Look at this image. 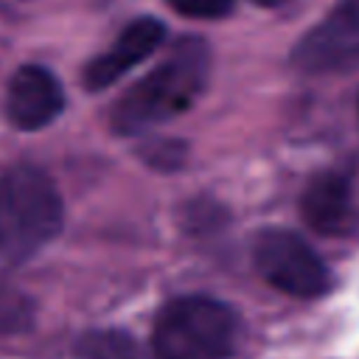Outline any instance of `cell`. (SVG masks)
I'll list each match as a JSON object with an SVG mask.
<instances>
[{
	"mask_svg": "<svg viewBox=\"0 0 359 359\" xmlns=\"http://www.w3.org/2000/svg\"><path fill=\"white\" fill-rule=\"evenodd\" d=\"M65 107V93L56 76L39 65H25L8 81L6 109L20 129L48 126Z\"/></svg>",
	"mask_w": 359,
	"mask_h": 359,
	"instance_id": "7",
	"label": "cell"
},
{
	"mask_svg": "<svg viewBox=\"0 0 359 359\" xmlns=\"http://www.w3.org/2000/svg\"><path fill=\"white\" fill-rule=\"evenodd\" d=\"M252 261L269 286L292 297H320L331 286V272L323 258L292 230L258 233Z\"/></svg>",
	"mask_w": 359,
	"mask_h": 359,
	"instance_id": "4",
	"label": "cell"
},
{
	"mask_svg": "<svg viewBox=\"0 0 359 359\" xmlns=\"http://www.w3.org/2000/svg\"><path fill=\"white\" fill-rule=\"evenodd\" d=\"M165 28L160 20L154 17H140L132 20L118 39L112 42V48L101 56H95L87 70H84V84L90 90H104L109 84H115L123 73H129L135 65H140L146 56H151L160 45H163Z\"/></svg>",
	"mask_w": 359,
	"mask_h": 359,
	"instance_id": "6",
	"label": "cell"
},
{
	"mask_svg": "<svg viewBox=\"0 0 359 359\" xmlns=\"http://www.w3.org/2000/svg\"><path fill=\"white\" fill-rule=\"evenodd\" d=\"M62 230V199L45 171L14 165L0 177V258L25 261Z\"/></svg>",
	"mask_w": 359,
	"mask_h": 359,
	"instance_id": "2",
	"label": "cell"
},
{
	"mask_svg": "<svg viewBox=\"0 0 359 359\" xmlns=\"http://www.w3.org/2000/svg\"><path fill=\"white\" fill-rule=\"evenodd\" d=\"M31 323L28 300L14 289H0V334L20 331Z\"/></svg>",
	"mask_w": 359,
	"mask_h": 359,
	"instance_id": "10",
	"label": "cell"
},
{
	"mask_svg": "<svg viewBox=\"0 0 359 359\" xmlns=\"http://www.w3.org/2000/svg\"><path fill=\"white\" fill-rule=\"evenodd\" d=\"M73 359H143L137 342L118 328H95L87 331L76 348Z\"/></svg>",
	"mask_w": 359,
	"mask_h": 359,
	"instance_id": "9",
	"label": "cell"
},
{
	"mask_svg": "<svg viewBox=\"0 0 359 359\" xmlns=\"http://www.w3.org/2000/svg\"><path fill=\"white\" fill-rule=\"evenodd\" d=\"M258 6H275V3H280V0H255Z\"/></svg>",
	"mask_w": 359,
	"mask_h": 359,
	"instance_id": "12",
	"label": "cell"
},
{
	"mask_svg": "<svg viewBox=\"0 0 359 359\" xmlns=\"http://www.w3.org/2000/svg\"><path fill=\"white\" fill-rule=\"evenodd\" d=\"M303 73H339L359 65V0H339L294 48Z\"/></svg>",
	"mask_w": 359,
	"mask_h": 359,
	"instance_id": "5",
	"label": "cell"
},
{
	"mask_svg": "<svg viewBox=\"0 0 359 359\" xmlns=\"http://www.w3.org/2000/svg\"><path fill=\"white\" fill-rule=\"evenodd\" d=\"M177 14L196 17V20H213L224 17L233 8V0H165Z\"/></svg>",
	"mask_w": 359,
	"mask_h": 359,
	"instance_id": "11",
	"label": "cell"
},
{
	"mask_svg": "<svg viewBox=\"0 0 359 359\" xmlns=\"http://www.w3.org/2000/svg\"><path fill=\"white\" fill-rule=\"evenodd\" d=\"M238 317L213 297H177L154 320L151 348L157 359H227L236 348Z\"/></svg>",
	"mask_w": 359,
	"mask_h": 359,
	"instance_id": "3",
	"label": "cell"
},
{
	"mask_svg": "<svg viewBox=\"0 0 359 359\" xmlns=\"http://www.w3.org/2000/svg\"><path fill=\"white\" fill-rule=\"evenodd\" d=\"M300 213L317 233H342L351 222V182L337 171L311 177L300 199Z\"/></svg>",
	"mask_w": 359,
	"mask_h": 359,
	"instance_id": "8",
	"label": "cell"
},
{
	"mask_svg": "<svg viewBox=\"0 0 359 359\" xmlns=\"http://www.w3.org/2000/svg\"><path fill=\"white\" fill-rule=\"evenodd\" d=\"M210 70V50L202 39H180L165 59L135 81L112 107V129L137 135L182 115L205 90Z\"/></svg>",
	"mask_w": 359,
	"mask_h": 359,
	"instance_id": "1",
	"label": "cell"
}]
</instances>
